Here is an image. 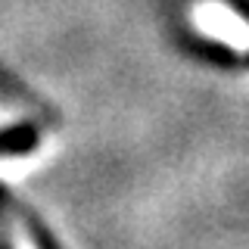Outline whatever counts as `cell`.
<instances>
[{"label": "cell", "instance_id": "6da1fadb", "mask_svg": "<svg viewBox=\"0 0 249 249\" xmlns=\"http://www.w3.org/2000/svg\"><path fill=\"white\" fill-rule=\"evenodd\" d=\"M10 215L19 221V228L28 233V240H31V246H35V249H62L59 240L53 237V231L47 228V224L31 212V209H25L19 199H13V193L0 184V221H6Z\"/></svg>", "mask_w": 249, "mask_h": 249}, {"label": "cell", "instance_id": "7a4b0ae2", "mask_svg": "<svg viewBox=\"0 0 249 249\" xmlns=\"http://www.w3.org/2000/svg\"><path fill=\"white\" fill-rule=\"evenodd\" d=\"M37 143H41V131L31 122L0 128V156H28L31 150H37Z\"/></svg>", "mask_w": 249, "mask_h": 249}, {"label": "cell", "instance_id": "3957f363", "mask_svg": "<svg viewBox=\"0 0 249 249\" xmlns=\"http://www.w3.org/2000/svg\"><path fill=\"white\" fill-rule=\"evenodd\" d=\"M0 249H16V246H13V240H10V237H6V233H3V231H0Z\"/></svg>", "mask_w": 249, "mask_h": 249}]
</instances>
